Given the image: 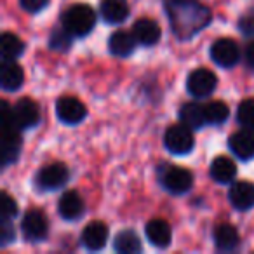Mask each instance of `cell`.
Wrapping results in <instances>:
<instances>
[{
	"mask_svg": "<svg viewBox=\"0 0 254 254\" xmlns=\"http://www.w3.org/2000/svg\"><path fill=\"white\" fill-rule=\"evenodd\" d=\"M132 33H134L138 44H141V46H155L160 40V33L162 32H160V26L153 19L141 18L134 23Z\"/></svg>",
	"mask_w": 254,
	"mask_h": 254,
	"instance_id": "2e32d148",
	"label": "cell"
},
{
	"mask_svg": "<svg viewBox=\"0 0 254 254\" xmlns=\"http://www.w3.org/2000/svg\"><path fill=\"white\" fill-rule=\"evenodd\" d=\"M16 216H18V204L7 191H2L0 193V221H4V219L11 221Z\"/></svg>",
	"mask_w": 254,
	"mask_h": 254,
	"instance_id": "4316f807",
	"label": "cell"
},
{
	"mask_svg": "<svg viewBox=\"0 0 254 254\" xmlns=\"http://www.w3.org/2000/svg\"><path fill=\"white\" fill-rule=\"evenodd\" d=\"M113 249L120 254H136L141 251V240L131 230H124L117 233L113 239Z\"/></svg>",
	"mask_w": 254,
	"mask_h": 254,
	"instance_id": "cb8c5ba5",
	"label": "cell"
},
{
	"mask_svg": "<svg viewBox=\"0 0 254 254\" xmlns=\"http://www.w3.org/2000/svg\"><path fill=\"white\" fill-rule=\"evenodd\" d=\"M16 232H14V226L11 225L9 219H4V221H0V244L2 246H7L14 240Z\"/></svg>",
	"mask_w": 254,
	"mask_h": 254,
	"instance_id": "f1b7e54d",
	"label": "cell"
},
{
	"mask_svg": "<svg viewBox=\"0 0 254 254\" xmlns=\"http://www.w3.org/2000/svg\"><path fill=\"white\" fill-rule=\"evenodd\" d=\"M240 242L239 232L235 226L228 225V223H221L214 228V244L218 249L221 251H233Z\"/></svg>",
	"mask_w": 254,
	"mask_h": 254,
	"instance_id": "7402d4cb",
	"label": "cell"
},
{
	"mask_svg": "<svg viewBox=\"0 0 254 254\" xmlns=\"http://www.w3.org/2000/svg\"><path fill=\"white\" fill-rule=\"evenodd\" d=\"M162 185L174 195L187 193L193 185V176L188 169L178 166H169L162 173Z\"/></svg>",
	"mask_w": 254,
	"mask_h": 254,
	"instance_id": "8992f818",
	"label": "cell"
},
{
	"mask_svg": "<svg viewBox=\"0 0 254 254\" xmlns=\"http://www.w3.org/2000/svg\"><path fill=\"white\" fill-rule=\"evenodd\" d=\"M49 46L51 49H56V51H66L68 47L71 46V33L66 32V30H60V32H54L51 35L49 40Z\"/></svg>",
	"mask_w": 254,
	"mask_h": 254,
	"instance_id": "83f0119b",
	"label": "cell"
},
{
	"mask_svg": "<svg viewBox=\"0 0 254 254\" xmlns=\"http://www.w3.org/2000/svg\"><path fill=\"white\" fill-rule=\"evenodd\" d=\"M21 232L25 240H28V242L44 240L49 233V221H47L46 214L42 211H37V209L26 212L21 221Z\"/></svg>",
	"mask_w": 254,
	"mask_h": 254,
	"instance_id": "5b68a950",
	"label": "cell"
},
{
	"mask_svg": "<svg viewBox=\"0 0 254 254\" xmlns=\"http://www.w3.org/2000/svg\"><path fill=\"white\" fill-rule=\"evenodd\" d=\"M56 115L58 119L63 124L68 126H77L87 115V110H85L84 103L78 101L77 98H71V96H64L60 101L56 103Z\"/></svg>",
	"mask_w": 254,
	"mask_h": 254,
	"instance_id": "9c48e42d",
	"label": "cell"
},
{
	"mask_svg": "<svg viewBox=\"0 0 254 254\" xmlns=\"http://www.w3.org/2000/svg\"><path fill=\"white\" fill-rule=\"evenodd\" d=\"M164 143H166V148L174 155H187L193 150L195 139L190 127L181 122L180 126H173L167 129Z\"/></svg>",
	"mask_w": 254,
	"mask_h": 254,
	"instance_id": "3957f363",
	"label": "cell"
},
{
	"mask_svg": "<svg viewBox=\"0 0 254 254\" xmlns=\"http://www.w3.org/2000/svg\"><path fill=\"white\" fill-rule=\"evenodd\" d=\"M230 115V108L223 101H211L205 105V119L212 126H219V124L226 122Z\"/></svg>",
	"mask_w": 254,
	"mask_h": 254,
	"instance_id": "d4e9b609",
	"label": "cell"
},
{
	"mask_svg": "<svg viewBox=\"0 0 254 254\" xmlns=\"http://www.w3.org/2000/svg\"><path fill=\"white\" fill-rule=\"evenodd\" d=\"M237 120L246 129H254V99H246L239 105Z\"/></svg>",
	"mask_w": 254,
	"mask_h": 254,
	"instance_id": "484cf974",
	"label": "cell"
},
{
	"mask_svg": "<svg viewBox=\"0 0 254 254\" xmlns=\"http://www.w3.org/2000/svg\"><path fill=\"white\" fill-rule=\"evenodd\" d=\"M180 120L185 126L190 127V129H200L204 124H207V119H205V106L198 105V103H195V101L187 103V105H183L180 110Z\"/></svg>",
	"mask_w": 254,
	"mask_h": 254,
	"instance_id": "44dd1931",
	"label": "cell"
},
{
	"mask_svg": "<svg viewBox=\"0 0 254 254\" xmlns=\"http://www.w3.org/2000/svg\"><path fill=\"white\" fill-rule=\"evenodd\" d=\"M25 53V44L14 33H2L0 39V54H2V61H16L21 54Z\"/></svg>",
	"mask_w": 254,
	"mask_h": 254,
	"instance_id": "603a6c76",
	"label": "cell"
},
{
	"mask_svg": "<svg viewBox=\"0 0 254 254\" xmlns=\"http://www.w3.org/2000/svg\"><path fill=\"white\" fill-rule=\"evenodd\" d=\"M82 244L89 251H101L108 242V228L103 221H91L82 232Z\"/></svg>",
	"mask_w": 254,
	"mask_h": 254,
	"instance_id": "4fadbf2b",
	"label": "cell"
},
{
	"mask_svg": "<svg viewBox=\"0 0 254 254\" xmlns=\"http://www.w3.org/2000/svg\"><path fill=\"white\" fill-rule=\"evenodd\" d=\"M239 30L246 37H254V14H246L239 21Z\"/></svg>",
	"mask_w": 254,
	"mask_h": 254,
	"instance_id": "4dcf8cb0",
	"label": "cell"
},
{
	"mask_svg": "<svg viewBox=\"0 0 254 254\" xmlns=\"http://www.w3.org/2000/svg\"><path fill=\"white\" fill-rule=\"evenodd\" d=\"M68 169L64 164L54 162L49 166L42 167L37 174V185H39L42 190H58V188L64 187L68 181Z\"/></svg>",
	"mask_w": 254,
	"mask_h": 254,
	"instance_id": "ba28073f",
	"label": "cell"
},
{
	"mask_svg": "<svg viewBox=\"0 0 254 254\" xmlns=\"http://www.w3.org/2000/svg\"><path fill=\"white\" fill-rule=\"evenodd\" d=\"M96 11L87 4H75L63 14V28L73 37H85L96 25Z\"/></svg>",
	"mask_w": 254,
	"mask_h": 254,
	"instance_id": "7a4b0ae2",
	"label": "cell"
},
{
	"mask_svg": "<svg viewBox=\"0 0 254 254\" xmlns=\"http://www.w3.org/2000/svg\"><path fill=\"white\" fill-rule=\"evenodd\" d=\"M145 233H146V239L150 240V244L159 247V249L167 247L171 244V239H173L171 226L164 219H152V221H148Z\"/></svg>",
	"mask_w": 254,
	"mask_h": 254,
	"instance_id": "ac0fdd59",
	"label": "cell"
},
{
	"mask_svg": "<svg viewBox=\"0 0 254 254\" xmlns=\"http://www.w3.org/2000/svg\"><path fill=\"white\" fill-rule=\"evenodd\" d=\"M246 56H247V61H249V64H253V66H254V42H251L249 46H247Z\"/></svg>",
	"mask_w": 254,
	"mask_h": 254,
	"instance_id": "1f68e13d",
	"label": "cell"
},
{
	"mask_svg": "<svg viewBox=\"0 0 254 254\" xmlns=\"http://www.w3.org/2000/svg\"><path fill=\"white\" fill-rule=\"evenodd\" d=\"M230 204L239 211H249L254 207V185L249 181H237L230 187Z\"/></svg>",
	"mask_w": 254,
	"mask_h": 254,
	"instance_id": "8fae6325",
	"label": "cell"
},
{
	"mask_svg": "<svg viewBox=\"0 0 254 254\" xmlns=\"http://www.w3.org/2000/svg\"><path fill=\"white\" fill-rule=\"evenodd\" d=\"M228 146L235 157L240 160H249L254 157V129L239 131L230 136Z\"/></svg>",
	"mask_w": 254,
	"mask_h": 254,
	"instance_id": "7c38bea8",
	"label": "cell"
},
{
	"mask_svg": "<svg viewBox=\"0 0 254 254\" xmlns=\"http://www.w3.org/2000/svg\"><path fill=\"white\" fill-rule=\"evenodd\" d=\"M218 85V78L207 68H197L188 75L187 89L193 98H207Z\"/></svg>",
	"mask_w": 254,
	"mask_h": 254,
	"instance_id": "277c9868",
	"label": "cell"
},
{
	"mask_svg": "<svg viewBox=\"0 0 254 254\" xmlns=\"http://www.w3.org/2000/svg\"><path fill=\"white\" fill-rule=\"evenodd\" d=\"M99 12H101V18L106 23L117 25V23H122L127 19V16H129V5L124 0H103Z\"/></svg>",
	"mask_w": 254,
	"mask_h": 254,
	"instance_id": "ffe728a7",
	"label": "cell"
},
{
	"mask_svg": "<svg viewBox=\"0 0 254 254\" xmlns=\"http://www.w3.org/2000/svg\"><path fill=\"white\" fill-rule=\"evenodd\" d=\"M58 211L60 216L66 221H73L78 219L84 212V200L75 190H70L66 193L61 195L60 202H58Z\"/></svg>",
	"mask_w": 254,
	"mask_h": 254,
	"instance_id": "5bb4252c",
	"label": "cell"
},
{
	"mask_svg": "<svg viewBox=\"0 0 254 254\" xmlns=\"http://www.w3.org/2000/svg\"><path fill=\"white\" fill-rule=\"evenodd\" d=\"M19 4L28 12H40L49 4V0H19Z\"/></svg>",
	"mask_w": 254,
	"mask_h": 254,
	"instance_id": "f546056e",
	"label": "cell"
},
{
	"mask_svg": "<svg viewBox=\"0 0 254 254\" xmlns=\"http://www.w3.org/2000/svg\"><path fill=\"white\" fill-rule=\"evenodd\" d=\"M171 30L181 40H188L200 33L211 23V11L197 0H169L167 2Z\"/></svg>",
	"mask_w": 254,
	"mask_h": 254,
	"instance_id": "6da1fadb",
	"label": "cell"
},
{
	"mask_svg": "<svg viewBox=\"0 0 254 254\" xmlns=\"http://www.w3.org/2000/svg\"><path fill=\"white\" fill-rule=\"evenodd\" d=\"M136 40L134 33L132 32H126V30H119L115 32L108 40V49L112 54L119 58H126V56H131L136 49Z\"/></svg>",
	"mask_w": 254,
	"mask_h": 254,
	"instance_id": "9a60e30c",
	"label": "cell"
},
{
	"mask_svg": "<svg viewBox=\"0 0 254 254\" xmlns=\"http://www.w3.org/2000/svg\"><path fill=\"white\" fill-rule=\"evenodd\" d=\"M211 173L212 180L218 181L221 185H226V183H232L237 176V166L230 157H216L214 160L211 162Z\"/></svg>",
	"mask_w": 254,
	"mask_h": 254,
	"instance_id": "d6986e66",
	"label": "cell"
},
{
	"mask_svg": "<svg viewBox=\"0 0 254 254\" xmlns=\"http://www.w3.org/2000/svg\"><path fill=\"white\" fill-rule=\"evenodd\" d=\"M12 113L19 129H32L40 122V110L32 99H19L12 108Z\"/></svg>",
	"mask_w": 254,
	"mask_h": 254,
	"instance_id": "30bf717a",
	"label": "cell"
},
{
	"mask_svg": "<svg viewBox=\"0 0 254 254\" xmlns=\"http://www.w3.org/2000/svg\"><path fill=\"white\" fill-rule=\"evenodd\" d=\"M25 82L23 68L16 61H2L0 66V85L5 91H18Z\"/></svg>",
	"mask_w": 254,
	"mask_h": 254,
	"instance_id": "e0dca14e",
	"label": "cell"
},
{
	"mask_svg": "<svg viewBox=\"0 0 254 254\" xmlns=\"http://www.w3.org/2000/svg\"><path fill=\"white\" fill-rule=\"evenodd\" d=\"M211 60L223 68L235 66L240 60V49L237 42L232 39H218L211 46Z\"/></svg>",
	"mask_w": 254,
	"mask_h": 254,
	"instance_id": "52a82bcc",
	"label": "cell"
}]
</instances>
